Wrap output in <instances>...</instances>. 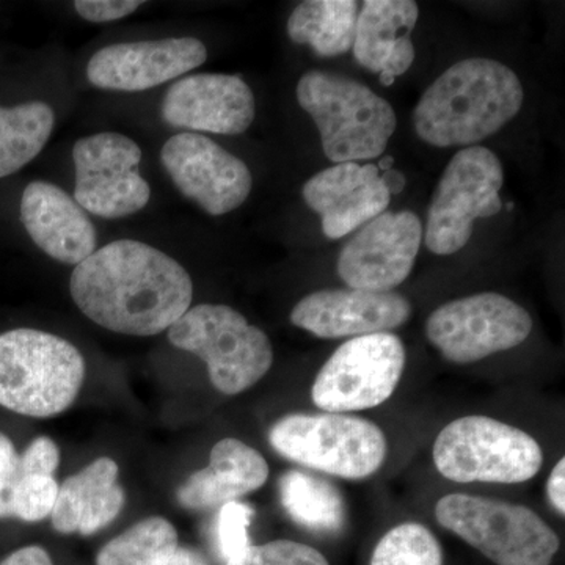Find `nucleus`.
<instances>
[{"label":"nucleus","instance_id":"nucleus-1","mask_svg":"<svg viewBox=\"0 0 565 565\" xmlns=\"http://www.w3.org/2000/svg\"><path fill=\"white\" fill-rule=\"evenodd\" d=\"M77 308L110 332L154 337L191 308V275L177 259L139 241L104 245L77 264L70 280Z\"/></svg>","mask_w":565,"mask_h":565},{"label":"nucleus","instance_id":"nucleus-2","mask_svg":"<svg viewBox=\"0 0 565 565\" xmlns=\"http://www.w3.org/2000/svg\"><path fill=\"white\" fill-rule=\"evenodd\" d=\"M519 76L492 58L457 62L423 93L414 111L419 139L437 148L475 147L522 109Z\"/></svg>","mask_w":565,"mask_h":565},{"label":"nucleus","instance_id":"nucleus-3","mask_svg":"<svg viewBox=\"0 0 565 565\" xmlns=\"http://www.w3.org/2000/svg\"><path fill=\"white\" fill-rule=\"evenodd\" d=\"M296 95L318 126L323 154L333 163L381 158L396 131L392 104L351 77L308 71Z\"/></svg>","mask_w":565,"mask_h":565},{"label":"nucleus","instance_id":"nucleus-4","mask_svg":"<svg viewBox=\"0 0 565 565\" xmlns=\"http://www.w3.org/2000/svg\"><path fill=\"white\" fill-rule=\"evenodd\" d=\"M85 360L70 341L33 329L0 334V405L32 418L68 411L79 396Z\"/></svg>","mask_w":565,"mask_h":565},{"label":"nucleus","instance_id":"nucleus-5","mask_svg":"<svg viewBox=\"0 0 565 565\" xmlns=\"http://www.w3.org/2000/svg\"><path fill=\"white\" fill-rule=\"evenodd\" d=\"M167 332L174 348L206 363L212 385L223 394L252 388L273 367L269 337L226 305L189 308Z\"/></svg>","mask_w":565,"mask_h":565},{"label":"nucleus","instance_id":"nucleus-6","mask_svg":"<svg viewBox=\"0 0 565 565\" xmlns=\"http://www.w3.org/2000/svg\"><path fill=\"white\" fill-rule=\"evenodd\" d=\"M434 463L449 481L520 484L544 465V451L519 427L489 416H463L437 435Z\"/></svg>","mask_w":565,"mask_h":565},{"label":"nucleus","instance_id":"nucleus-7","mask_svg":"<svg viewBox=\"0 0 565 565\" xmlns=\"http://www.w3.org/2000/svg\"><path fill=\"white\" fill-rule=\"evenodd\" d=\"M278 455L321 473L343 479L370 478L385 463L384 430L348 414H291L269 430Z\"/></svg>","mask_w":565,"mask_h":565},{"label":"nucleus","instance_id":"nucleus-8","mask_svg":"<svg viewBox=\"0 0 565 565\" xmlns=\"http://www.w3.org/2000/svg\"><path fill=\"white\" fill-rule=\"evenodd\" d=\"M437 522L497 565H550L559 537L522 504L473 494H446L435 505Z\"/></svg>","mask_w":565,"mask_h":565},{"label":"nucleus","instance_id":"nucleus-9","mask_svg":"<svg viewBox=\"0 0 565 565\" xmlns=\"http://www.w3.org/2000/svg\"><path fill=\"white\" fill-rule=\"evenodd\" d=\"M504 172L489 148H462L446 166L427 211L423 239L435 255L462 250L478 218L493 217L503 207Z\"/></svg>","mask_w":565,"mask_h":565},{"label":"nucleus","instance_id":"nucleus-10","mask_svg":"<svg viewBox=\"0 0 565 565\" xmlns=\"http://www.w3.org/2000/svg\"><path fill=\"white\" fill-rule=\"evenodd\" d=\"M405 360L403 341L396 334L352 338L333 352L316 375L313 403L327 414L379 407L396 392Z\"/></svg>","mask_w":565,"mask_h":565},{"label":"nucleus","instance_id":"nucleus-11","mask_svg":"<svg viewBox=\"0 0 565 565\" xmlns=\"http://www.w3.org/2000/svg\"><path fill=\"white\" fill-rule=\"evenodd\" d=\"M531 332L533 319L525 308L497 292L451 300L433 311L426 322L430 344L456 364L514 349L525 343Z\"/></svg>","mask_w":565,"mask_h":565},{"label":"nucleus","instance_id":"nucleus-12","mask_svg":"<svg viewBox=\"0 0 565 565\" xmlns=\"http://www.w3.org/2000/svg\"><path fill=\"white\" fill-rule=\"evenodd\" d=\"M74 200L98 217H129L143 210L151 188L140 174L141 150L129 137L99 132L82 137L73 148Z\"/></svg>","mask_w":565,"mask_h":565},{"label":"nucleus","instance_id":"nucleus-13","mask_svg":"<svg viewBox=\"0 0 565 565\" xmlns=\"http://www.w3.org/2000/svg\"><path fill=\"white\" fill-rule=\"evenodd\" d=\"M423 243V225L412 211H385L356 230L338 258L348 288L392 292L414 269Z\"/></svg>","mask_w":565,"mask_h":565},{"label":"nucleus","instance_id":"nucleus-14","mask_svg":"<svg viewBox=\"0 0 565 565\" xmlns=\"http://www.w3.org/2000/svg\"><path fill=\"white\" fill-rule=\"evenodd\" d=\"M161 162L174 188L210 215H225L243 206L253 177L247 163L196 132L170 137Z\"/></svg>","mask_w":565,"mask_h":565},{"label":"nucleus","instance_id":"nucleus-15","mask_svg":"<svg viewBox=\"0 0 565 565\" xmlns=\"http://www.w3.org/2000/svg\"><path fill=\"white\" fill-rule=\"evenodd\" d=\"M207 58L203 41L192 36L110 44L93 54L87 77L111 92H145L180 79Z\"/></svg>","mask_w":565,"mask_h":565},{"label":"nucleus","instance_id":"nucleus-16","mask_svg":"<svg viewBox=\"0 0 565 565\" xmlns=\"http://www.w3.org/2000/svg\"><path fill=\"white\" fill-rule=\"evenodd\" d=\"M161 115L173 128L237 136L255 120V95L247 82L232 74H192L170 85Z\"/></svg>","mask_w":565,"mask_h":565},{"label":"nucleus","instance_id":"nucleus-17","mask_svg":"<svg viewBox=\"0 0 565 565\" xmlns=\"http://www.w3.org/2000/svg\"><path fill=\"white\" fill-rule=\"evenodd\" d=\"M412 305L396 292L321 289L305 296L291 311V322L323 340L388 333L411 319Z\"/></svg>","mask_w":565,"mask_h":565},{"label":"nucleus","instance_id":"nucleus-18","mask_svg":"<svg viewBox=\"0 0 565 565\" xmlns=\"http://www.w3.org/2000/svg\"><path fill=\"white\" fill-rule=\"evenodd\" d=\"M302 195L321 217L323 234L332 241L362 228L392 202L374 163H334L305 182Z\"/></svg>","mask_w":565,"mask_h":565},{"label":"nucleus","instance_id":"nucleus-19","mask_svg":"<svg viewBox=\"0 0 565 565\" xmlns=\"http://www.w3.org/2000/svg\"><path fill=\"white\" fill-rule=\"evenodd\" d=\"M21 222L50 258L77 266L96 252L98 234L87 212L58 185L33 181L21 199Z\"/></svg>","mask_w":565,"mask_h":565},{"label":"nucleus","instance_id":"nucleus-20","mask_svg":"<svg viewBox=\"0 0 565 565\" xmlns=\"http://www.w3.org/2000/svg\"><path fill=\"white\" fill-rule=\"evenodd\" d=\"M418 17L414 0H366L360 7L353 57L363 68L377 73L385 87L414 65L411 33Z\"/></svg>","mask_w":565,"mask_h":565},{"label":"nucleus","instance_id":"nucleus-21","mask_svg":"<svg viewBox=\"0 0 565 565\" xmlns=\"http://www.w3.org/2000/svg\"><path fill=\"white\" fill-rule=\"evenodd\" d=\"M269 465L252 446L236 438L215 444L210 465L189 476L178 490V501L189 511H212L239 500L266 484Z\"/></svg>","mask_w":565,"mask_h":565},{"label":"nucleus","instance_id":"nucleus-22","mask_svg":"<svg viewBox=\"0 0 565 565\" xmlns=\"http://www.w3.org/2000/svg\"><path fill=\"white\" fill-rule=\"evenodd\" d=\"M125 503L117 462L99 457L58 486L52 526L62 534L92 535L109 526L120 515Z\"/></svg>","mask_w":565,"mask_h":565},{"label":"nucleus","instance_id":"nucleus-23","mask_svg":"<svg viewBox=\"0 0 565 565\" xmlns=\"http://www.w3.org/2000/svg\"><path fill=\"white\" fill-rule=\"evenodd\" d=\"M359 11L355 0H307L294 9L286 29L294 43L338 57L352 50Z\"/></svg>","mask_w":565,"mask_h":565},{"label":"nucleus","instance_id":"nucleus-24","mask_svg":"<svg viewBox=\"0 0 565 565\" xmlns=\"http://www.w3.org/2000/svg\"><path fill=\"white\" fill-rule=\"evenodd\" d=\"M54 125V110L46 103L0 107V180L20 172L44 150Z\"/></svg>","mask_w":565,"mask_h":565},{"label":"nucleus","instance_id":"nucleus-25","mask_svg":"<svg viewBox=\"0 0 565 565\" xmlns=\"http://www.w3.org/2000/svg\"><path fill=\"white\" fill-rule=\"evenodd\" d=\"M280 500L297 525L316 533H337L344 526L343 494L333 484L303 471H288L280 479Z\"/></svg>","mask_w":565,"mask_h":565},{"label":"nucleus","instance_id":"nucleus-26","mask_svg":"<svg viewBox=\"0 0 565 565\" xmlns=\"http://www.w3.org/2000/svg\"><path fill=\"white\" fill-rule=\"evenodd\" d=\"M178 546L172 523L150 516L104 545L96 565H163Z\"/></svg>","mask_w":565,"mask_h":565},{"label":"nucleus","instance_id":"nucleus-27","mask_svg":"<svg viewBox=\"0 0 565 565\" xmlns=\"http://www.w3.org/2000/svg\"><path fill=\"white\" fill-rule=\"evenodd\" d=\"M370 565H444V550L429 527L407 522L379 541Z\"/></svg>","mask_w":565,"mask_h":565},{"label":"nucleus","instance_id":"nucleus-28","mask_svg":"<svg viewBox=\"0 0 565 565\" xmlns=\"http://www.w3.org/2000/svg\"><path fill=\"white\" fill-rule=\"evenodd\" d=\"M252 505L232 501L218 509L217 525H215V542L218 553L226 564L239 559L250 548L248 527L252 525Z\"/></svg>","mask_w":565,"mask_h":565},{"label":"nucleus","instance_id":"nucleus-29","mask_svg":"<svg viewBox=\"0 0 565 565\" xmlns=\"http://www.w3.org/2000/svg\"><path fill=\"white\" fill-rule=\"evenodd\" d=\"M58 484L54 476L28 475L21 479L13 497V516L35 523L54 511Z\"/></svg>","mask_w":565,"mask_h":565},{"label":"nucleus","instance_id":"nucleus-30","mask_svg":"<svg viewBox=\"0 0 565 565\" xmlns=\"http://www.w3.org/2000/svg\"><path fill=\"white\" fill-rule=\"evenodd\" d=\"M226 565H330L313 546L292 541H274L250 546L239 559Z\"/></svg>","mask_w":565,"mask_h":565},{"label":"nucleus","instance_id":"nucleus-31","mask_svg":"<svg viewBox=\"0 0 565 565\" xmlns=\"http://www.w3.org/2000/svg\"><path fill=\"white\" fill-rule=\"evenodd\" d=\"M22 478L21 456L10 438L0 434V519L13 516V497Z\"/></svg>","mask_w":565,"mask_h":565},{"label":"nucleus","instance_id":"nucleus-32","mask_svg":"<svg viewBox=\"0 0 565 565\" xmlns=\"http://www.w3.org/2000/svg\"><path fill=\"white\" fill-rule=\"evenodd\" d=\"M141 7L140 0H77L74 10L88 22H114L129 17Z\"/></svg>","mask_w":565,"mask_h":565},{"label":"nucleus","instance_id":"nucleus-33","mask_svg":"<svg viewBox=\"0 0 565 565\" xmlns=\"http://www.w3.org/2000/svg\"><path fill=\"white\" fill-rule=\"evenodd\" d=\"M61 462L58 446L50 437H39L32 441L21 456L22 473L54 476Z\"/></svg>","mask_w":565,"mask_h":565},{"label":"nucleus","instance_id":"nucleus-34","mask_svg":"<svg viewBox=\"0 0 565 565\" xmlns=\"http://www.w3.org/2000/svg\"><path fill=\"white\" fill-rule=\"evenodd\" d=\"M565 459L561 457L552 473H550L548 481H546V497H548L550 504L555 508V511L561 516L565 515Z\"/></svg>","mask_w":565,"mask_h":565},{"label":"nucleus","instance_id":"nucleus-35","mask_svg":"<svg viewBox=\"0 0 565 565\" xmlns=\"http://www.w3.org/2000/svg\"><path fill=\"white\" fill-rule=\"evenodd\" d=\"M0 565H54V563L46 550L32 545L11 553Z\"/></svg>","mask_w":565,"mask_h":565},{"label":"nucleus","instance_id":"nucleus-36","mask_svg":"<svg viewBox=\"0 0 565 565\" xmlns=\"http://www.w3.org/2000/svg\"><path fill=\"white\" fill-rule=\"evenodd\" d=\"M163 565H210L206 557L196 550L178 546L172 556Z\"/></svg>","mask_w":565,"mask_h":565},{"label":"nucleus","instance_id":"nucleus-37","mask_svg":"<svg viewBox=\"0 0 565 565\" xmlns=\"http://www.w3.org/2000/svg\"><path fill=\"white\" fill-rule=\"evenodd\" d=\"M381 180L384 182L386 191H388L390 196L399 195L401 192L404 191L405 184H407V180L399 170L390 169L386 172L381 173Z\"/></svg>","mask_w":565,"mask_h":565},{"label":"nucleus","instance_id":"nucleus-38","mask_svg":"<svg viewBox=\"0 0 565 565\" xmlns=\"http://www.w3.org/2000/svg\"><path fill=\"white\" fill-rule=\"evenodd\" d=\"M394 158L393 156H384L377 163L379 172L384 173L386 170L393 169Z\"/></svg>","mask_w":565,"mask_h":565}]
</instances>
